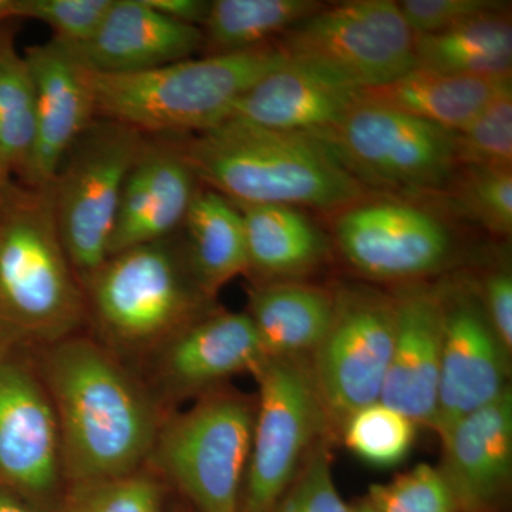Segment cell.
I'll return each instance as SVG.
<instances>
[{
    "mask_svg": "<svg viewBox=\"0 0 512 512\" xmlns=\"http://www.w3.org/2000/svg\"><path fill=\"white\" fill-rule=\"evenodd\" d=\"M43 349L36 369L55 407L69 484L146 467L163 423L146 386L93 339L73 335Z\"/></svg>",
    "mask_w": 512,
    "mask_h": 512,
    "instance_id": "6da1fadb",
    "label": "cell"
},
{
    "mask_svg": "<svg viewBox=\"0 0 512 512\" xmlns=\"http://www.w3.org/2000/svg\"><path fill=\"white\" fill-rule=\"evenodd\" d=\"M175 140L198 183L234 204L338 211L367 194L328 144L312 134L228 119Z\"/></svg>",
    "mask_w": 512,
    "mask_h": 512,
    "instance_id": "7a4b0ae2",
    "label": "cell"
},
{
    "mask_svg": "<svg viewBox=\"0 0 512 512\" xmlns=\"http://www.w3.org/2000/svg\"><path fill=\"white\" fill-rule=\"evenodd\" d=\"M87 319L50 187L0 183V348H47Z\"/></svg>",
    "mask_w": 512,
    "mask_h": 512,
    "instance_id": "3957f363",
    "label": "cell"
},
{
    "mask_svg": "<svg viewBox=\"0 0 512 512\" xmlns=\"http://www.w3.org/2000/svg\"><path fill=\"white\" fill-rule=\"evenodd\" d=\"M286 62L278 42L165 64L147 72L84 70L94 114L144 136L184 137L220 126L242 94Z\"/></svg>",
    "mask_w": 512,
    "mask_h": 512,
    "instance_id": "277c9868",
    "label": "cell"
},
{
    "mask_svg": "<svg viewBox=\"0 0 512 512\" xmlns=\"http://www.w3.org/2000/svg\"><path fill=\"white\" fill-rule=\"evenodd\" d=\"M83 292L87 318L106 342L127 352H154L210 313L211 301L174 235L109 256Z\"/></svg>",
    "mask_w": 512,
    "mask_h": 512,
    "instance_id": "5b68a950",
    "label": "cell"
},
{
    "mask_svg": "<svg viewBox=\"0 0 512 512\" xmlns=\"http://www.w3.org/2000/svg\"><path fill=\"white\" fill-rule=\"evenodd\" d=\"M254 417L247 397L211 390L161 423L148 464L198 512H239Z\"/></svg>",
    "mask_w": 512,
    "mask_h": 512,
    "instance_id": "8992f818",
    "label": "cell"
},
{
    "mask_svg": "<svg viewBox=\"0 0 512 512\" xmlns=\"http://www.w3.org/2000/svg\"><path fill=\"white\" fill-rule=\"evenodd\" d=\"M239 512H271L333 430L306 356H266Z\"/></svg>",
    "mask_w": 512,
    "mask_h": 512,
    "instance_id": "52a82bcc",
    "label": "cell"
},
{
    "mask_svg": "<svg viewBox=\"0 0 512 512\" xmlns=\"http://www.w3.org/2000/svg\"><path fill=\"white\" fill-rule=\"evenodd\" d=\"M146 136L94 117L49 185L60 239L80 284L109 258L121 190Z\"/></svg>",
    "mask_w": 512,
    "mask_h": 512,
    "instance_id": "ba28073f",
    "label": "cell"
},
{
    "mask_svg": "<svg viewBox=\"0 0 512 512\" xmlns=\"http://www.w3.org/2000/svg\"><path fill=\"white\" fill-rule=\"evenodd\" d=\"M328 144L363 187L439 191L457 171L456 133L360 99L312 134Z\"/></svg>",
    "mask_w": 512,
    "mask_h": 512,
    "instance_id": "9c48e42d",
    "label": "cell"
},
{
    "mask_svg": "<svg viewBox=\"0 0 512 512\" xmlns=\"http://www.w3.org/2000/svg\"><path fill=\"white\" fill-rule=\"evenodd\" d=\"M416 40L397 2L352 0L323 6L276 42L291 62L362 90L413 70Z\"/></svg>",
    "mask_w": 512,
    "mask_h": 512,
    "instance_id": "30bf717a",
    "label": "cell"
},
{
    "mask_svg": "<svg viewBox=\"0 0 512 512\" xmlns=\"http://www.w3.org/2000/svg\"><path fill=\"white\" fill-rule=\"evenodd\" d=\"M332 293L329 328L309 360L333 430L340 431L350 414L380 400L396 335V301L393 293L367 285Z\"/></svg>",
    "mask_w": 512,
    "mask_h": 512,
    "instance_id": "8fae6325",
    "label": "cell"
},
{
    "mask_svg": "<svg viewBox=\"0 0 512 512\" xmlns=\"http://www.w3.org/2000/svg\"><path fill=\"white\" fill-rule=\"evenodd\" d=\"M63 477L55 407L35 366L0 348V484L26 501L55 494Z\"/></svg>",
    "mask_w": 512,
    "mask_h": 512,
    "instance_id": "7c38bea8",
    "label": "cell"
},
{
    "mask_svg": "<svg viewBox=\"0 0 512 512\" xmlns=\"http://www.w3.org/2000/svg\"><path fill=\"white\" fill-rule=\"evenodd\" d=\"M340 212L335 237L360 274L380 281H412L439 271L453 242L431 212L400 201H360Z\"/></svg>",
    "mask_w": 512,
    "mask_h": 512,
    "instance_id": "4fadbf2b",
    "label": "cell"
},
{
    "mask_svg": "<svg viewBox=\"0 0 512 512\" xmlns=\"http://www.w3.org/2000/svg\"><path fill=\"white\" fill-rule=\"evenodd\" d=\"M440 292L443 348L434 430L443 437L510 387V352L491 326L477 292L458 285L444 286Z\"/></svg>",
    "mask_w": 512,
    "mask_h": 512,
    "instance_id": "5bb4252c",
    "label": "cell"
},
{
    "mask_svg": "<svg viewBox=\"0 0 512 512\" xmlns=\"http://www.w3.org/2000/svg\"><path fill=\"white\" fill-rule=\"evenodd\" d=\"M265 357L247 313L210 312L154 350V382L168 400L201 397Z\"/></svg>",
    "mask_w": 512,
    "mask_h": 512,
    "instance_id": "9a60e30c",
    "label": "cell"
},
{
    "mask_svg": "<svg viewBox=\"0 0 512 512\" xmlns=\"http://www.w3.org/2000/svg\"><path fill=\"white\" fill-rule=\"evenodd\" d=\"M198 190L175 137L146 136L121 190L109 256L173 237Z\"/></svg>",
    "mask_w": 512,
    "mask_h": 512,
    "instance_id": "2e32d148",
    "label": "cell"
},
{
    "mask_svg": "<svg viewBox=\"0 0 512 512\" xmlns=\"http://www.w3.org/2000/svg\"><path fill=\"white\" fill-rule=\"evenodd\" d=\"M393 296L396 335L379 402L434 429L443 348L440 286L407 284Z\"/></svg>",
    "mask_w": 512,
    "mask_h": 512,
    "instance_id": "e0dca14e",
    "label": "cell"
},
{
    "mask_svg": "<svg viewBox=\"0 0 512 512\" xmlns=\"http://www.w3.org/2000/svg\"><path fill=\"white\" fill-rule=\"evenodd\" d=\"M202 46L201 28L165 18L146 0H113L90 39L60 47L89 72L128 74L191 59Z\"/></svg>",
    "mask_w": 512,
    "mask_h": 512,
    "instance_id": "ac0fdd59",
    "label": "cell"
},
{
    "mask_svg": "<svg viewBox=\"0 0 512 512\" xmlns=\"http://www.w3.org/2000/svg\"><path fill=\"white\" fill-rule=\"evenodd\" d=\"M441 441L440 470L458 512H494L507 495L512 474L511 387L454 424Z\"/></svg>",
    "mask_w": 512,
    "mask_h": 512,
    "instance_id": "d6986e66",
    "label": "cell"
},
{
    "mask_svg": "<svg viewBox=\"0 0 512 512\" xmlns=\"http://www.w3.org/2000/svg\"><path fill=\"white\" fill-rule=\"evenodd\" d=\"M36 92V133L26 184L49 187L67 151L94 120L84 69L50 40L25 55Z\"/></svg>",
    "mask_w": 512,
    "mask_h": 512,
    "instance_id": "ffe728a7",
    "label": "cell"
},
{
    "mask_svg": "<svg viewBox=\"0 0 512 512\" xmlns=\"http://www.w3.org/2000/svg\"><path fill=\"white\" fill-rule=\"evenodd\" d=\"M359 92L315 67L286 59L242 94L229 119L316 134L335 124L359 100Z\"/></svg>",
    "mask_w": 512,
    "mask_h": 512,
    "instance_id": "44dd1931",
    "label": "cell"
},
{
    "mask_svg": "<svg viewBox=\"0 0 512 512\" xmlns=\"http://www.w3.org/2000/svg\"><path fill=\"white\" fill-rule=\"evenodd\" d=\"M508 86L511 76H458L414 67L393 82L360 90L359 97L457 133Z\"/></svg>",
    "mask_w": 512,
    "mask_h": 512,
    "instance_id": "7402d4cb",
    "label": "cell"
},
{
    "mask_svg": "<svg viewBox=\"0 0 512 512\" xmlns=\"http://www.w3.org/2000/svg\"><path fill=\"white\" fill-rule=\"evenodd\" d=\"M332 312L333 293L306 282H255L248 289L247 315L266 356H311Z\"/></svg>",
    "mask_w": 512,
    "mask_h": 512,
    "instance_id": "603a6c76",
    "label": "cell"
},
{
    "mask_svg": "<svg viewBox=\"0 0 512 512\" xmlns=\"http://www.w3.org/2000/svg\"><path fill=\"white\" fill-rule=\"evenodd\" d=\"M234 205L244 222L248 272L258 282L295 281L328 256V241L299 208Z\"/></svg>",
    "mask_w": 512,
    "mask_h": 512,
    "instance_id": "cb8c5ba5",
    "label": "cell"
},
{
    "mask_svg": "<svg viewBox=\"0 0 512 512\" xmlns=\"http://www.w3.org/2000/svg\"><path fill=\"white\" fill-rule=\"evenodd\" d=\"M185 258L195 284L210 301L228 282L248 274L247 241L238 208L210 188H200L185 217Z\"/></svg>",
    "mask_w": 512,
    "mask_h": 512,
    "instance_id": "d4e9b609",
    "label": "cell"
},
{
    "mask_svg": "<svg viewBox=\"0 0 512 512\" xmlns=\"http://www.w3.org/2000/svg\"><path fill=\"white\" fill-rule=\"evenodd\" d=\"M416 37L419 69L471 77L511 76L512 25L505 6L444 32Z\"/></svg>",
    "mask_w": 512,
    "mask_h": 512,
    "instance_id": "484cf974",
    "label": "cell"
},
{
    "mask_svg": "<svg viewBox=\"0 0 512 512\" xmlns=\"http://www.w3.org/2000/svg\"><path fill=\"white\" fill-rule=\"evenodd\" d=\"M316 0H214L202 25L205 56L245 52L274 43L322 9Z\"/></svg>",
    "mask_w": 512,
    "mask_h": 512,
    "instance_id": "4316f807",
    "label": "cell"
},
{
    "mask_svg": "<svg viewBox=\"0 0 512 512\" xmlns=\"http://www.w3.org/2000/svg\"><path fill=\"white\" fill-rule=\"evenodd\" d=\"M36 133V92L25 56L8 40L0 47V151L10 171L25 174Z\"/></svg>",
    "mask_w": 512,
    "mask_h": 512,
    "instance_id": "83f0119b",
    "label": "cell"
},
{
    "mask_svg": "<svg viewBox=\"0 0 512 512\" xmlns=\"http://www.w3.org/2000/svg\"><path fill=\"white\" fill-rule=\"evenodd\" d=\"M340 431L345 446L377 468L399 466L416 440V423L380 402L350 414Z\"/></svg>",
    "mask_w": 512,
    "mask_h": 512,
    "instance_id": "f1b7e54d",
    "label": "cell"
},
{
    "mask_svg": "<svg viewBox=\"0 0 512 512\" xmlns=\"http://www.w3.org/2000/svg\"><path fill=\"white\" fill-rule=\"evenodd\" d=\"M163 487L143 467L128 476L70 484L57 512H161Z\"/></svg>",
    "mask_w": 512,
    "mask_h": 512,
    "instance_id": "f546056e",
    "label": "cell"
},
{
    "mask_svg": "<svg viewBox=\"0 0 512 512\" xmlns=\"http://www.w3.org/2000/svg\"><path fill=\"white\" fill-rule=\"evenodd\" d=\"M457 168L512 170V86L456 133Z\"/></svg>",
    "mask_w": 512,
    "mask_h": 512,
    "instance_id": "4dcf8cb0",
    "label": "cell"
},
{
    "mask_svg": "<svg viewBox=\"0 0 512 512\" xmlns=\"http://www.w3.org/2000/svg\"><path fill=\"white\" fill-rule=\"evenodd\" d=\"M451 201L468 220L494 235L512 232V170L457 168Z\"/></svg>",
    "mask_w": 512,
    "mask_h": 512,
    "instance_id": "1f68e13d",
    "label": "cell"
},
{
    "mask_svg": "<svg viewBox=\"0 0 512 512\" xmlns=\"http://www.w3.org/2000/svg\"><path fill=\"white\" fill-rule=\"evenodd\" d=\"M367 500L380 512H458L439 467L419 464L389 483L372 484Z\"/></svg>",
    "mask_w": 512,
    "mask_h": 512,
    "instance_id": "d6a6232c",
    "label": "cell"
},
{
    "mask_svg": "<svg viewBox=\"0 0 512 512\" xmlns=\"http://www.w3.org/2000/svg\"><path fill=\"white\" fill-rule=\"evenodd\" d=\"M113 0H19V18L39 20L60 46L82 45L93 36Z\"/></svg>",
    "mask_w": 512,
    "mask_h": 512,
    "instance_id": "836d02e7",
    "label": "cell"
},
{
    "mask_svg": "<svg viewBox=\"0 0 512 512\" xmlns=\"http://www.w3.org/2000/svg\"><path fill=\"white\" fill-rule=\"evenodd\" d=\"M329 440L320 441L306 458L291 487L271 512H350L332 474Z\"/></svg>",
    "mask_w": 512,
    "mask_h": 512,
    "instance_id": "e575fe53",
    "label": "cell"
},
{
    "mask_svg": "<svg viewBox=\"0 0 512 512\" xmlns=\"http://www.w3.org/2000/svg\"><path fill=\"white\" fill-rule=\"evenodd\" d=\"M404 20L416 36L434 35L468 19L504 8L494 0H404L397 2Z\"/></svg>",
    "mask_w": 512,
    "mask_h": 512,
    "instance_id": "d590c367",
    "label": "cell"
},
{
    "mask_svg": "<svg viewBox=\"0 0 512 512\" xmlns=\"http://www.w3.org/2000/svg\"><path fill=\"white\" fill-rule=\"evenodd\" d=\"M485 315L498 338L511 353L512 349V278L510 271L500 269L485 278L481 298Z\"/></svg>",
    "mask_w": 512,
    "mask_h": 512,
    "instance_id": "8d00e7d4",
    "label": "cell"
},
{
    "mask_svg": "<svg viewBox=\"0 0 512 512\" xmlns=\"http://www.w3.org/2000/svg\"><path fill=\"white\" fill-rule=\"evenodd\" d=\"M151 9L174 22L202 28L211 2L204 0H146Z\"/></svg>",
    "mask_w": 512,
    "mask_h": 512,
    "instance_id": "74e56055",
    "label": "cell"
},
{
    "mask_svg": "<svg viewBox=\"0 0 512 512\" xmlns=\"http://www.w3.org/2000/svg\"><path fill=\"white\" fill-rule=\"evenodd\" d=\"M0 512H36V510L25 498L0 484Z\"/></svg>",
    "mask_w": 512,
    "mask_h": 512,
    "instance_id": "f35d334b",
    "label": "cell"
},
{
    "mask_svg": "<svg viewBox=\"0 0 512 512\" xmlns=\"http://www.w3.org/2000/svg\"><path fill=\"white\" fill-rule=\"evenodd\" d=\"M19 18V0H0V23Z\"/></svg>",
    "mask_w": 512,
    "mask_h": 512,
    "instance_id": "ab89813d",
    "label": "cell"
},
{
    "mask_svg": "<svg viewBox=\"0 0 512 512\" xmlns=\"http://www.w3.org/2000/svg\"><path fill=\"white\" fill-rule=\"evenodd\" d=\"M350 512H380L377 511L367 498H363L359 503L350 505Z\"/></svg>",
    "mask_w": 512,
    "mask_h": 512,
    "instance_id": "60d3db41",
    "label": "cell"
},
{
    "mask_svg": "<svg viewBox=\"0 0 512 512\" xmlns=\"http://www.w3.org/2000/svg\"><path fill=\"white\" fill-rule=\"evenodd\" d=\"M10 173V167L2 151H0V177H5Z\"/></svg>",
    "mask_w": 512,
    "mask_h": 512,
    "instance_id": "b9f144b4",
    "label": "cell"
},
{
    "mask_svg": "<svg viewBox=\"0 0 512 512\" xmlns=\"http://www.w3.org/2000/svg\"><path fill=\"white\" fill-rule=\"evenodd\" d=\"M9 39L10 37L6 35L5 30H2V28H0V47L5 45V43L8 42Z\"/></svg>",
    "mask_w": 512,
    "mask_h": 512,
    "instance_id": "7bdbcfd3",
    "label": "cell"
},
{
    "mask_svg": "<svg viewBox=\"0 0 512 512\" xmlns=\"http://www.w3.org/2000/svg\"><path fill=\"white\" fill-rule=\"evenodd\" d=\"M8 175H5V177H0V183H2V181L5 180V178L8 177Z\"/></svg>",
    "mask_w": 512,
    "mask_h": 512,
    "instance_id": "ee69618b",
    "label": "cell"
}]
</instances>
